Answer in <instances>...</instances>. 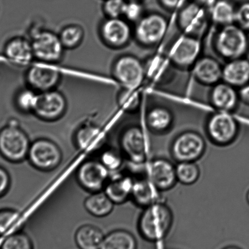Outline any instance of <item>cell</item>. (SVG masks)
I'll return each instance as SVG.
<instances>
[{
    "label": "cell",
    "mask_w": 249,
    "mask_h": 249,
    "mask_svg": "<svg viewBox=\"0 0 249 249\" xmlns=\"http://www.w3.org/2000/svg\"><path fill=\"white\" fill-rule=\"evenodd\" d=\"M196 3L200 4L202 7L212 6L217 0H195Z\"/></svg>",
    "instance_id": "44"
},
{
    "label": "cell",
    "mask_w": 249,
    "mask_h": 249,
    "mask_svg": "<svg viewBox=\"0 0 249 249\" xmlns=\"http://www.w3.org/2000/svg\"><path fill=\"white\" fill-rule=\"evenodd\" d=\"M0 249H34L32 241L26 234L14 232L6 236Z\"/></svg>",
    "instance_id": "34"
},
{
    "label": "cell",
    "mask_w": 249,
    "mask_h": 249,
    "mask_svg": "<svg viewBox=\"0 0 249 249\" xmlns=\"http://www.w3.org/2000/svg\"><path fill=\"white\" fill-rule=\"evenodd\" d=\"M167 29V20L163 16L159 14H151L142 17L138 21L135 35L142 45H154L163 39Z\"/></svg>",
    "instance_id": "7"
},
{
    "label": "cell",
    "mask_w": 249,
    "mask_h": 249,
    "mask_svg": "<svg viewBox=\"0 0 249 249\" xmlns=\"http://www.w3.org/2000/svg\"><path fill=\"white\" fill-rule=\"evenodd\" d=\"M31 44L34 56L47 64L59 61L65 48L59 36L49 31H39L36 34Z\"/></svg>",
    "instance_id": "6"
},
{
    "label": "cell",
    "mask_w": 249,
    "mask_h": 249,
    "mask_svg": "<svg viewBox=\"0 0 249 249\" xmlns=\"http://www.w3.org/2000/svg\"><path fill=\"white\" fill-rule=\"evenodd\" d=\"M129 1H139V0H129Z\"/></svg>",
    "instance_id": "47"
},
{
    "label": "cell",
    "mask_w": 249,
    "mask_h": 249,
    "mask_svg": "<svg viewBox=\"0 0 249 249\" xmlns=\"http://www.w3.org/2000/svg\"><path fill=\"white\" fill-rule=\"evenodd\" d=\"M101 32L106 43L113 47L126 45L132 35L129 23L121 18H108L101 26Z\"/></svg>",
    "instance_id": "17"
},
{
    "label": "cell",
    "mask_w": 249,
    "mask_h": 249,
    "mask_svg": "<svg viewBox=\"0 0 249 249\" xmlns=\"http://www.w3.org/2000/svg\"><path fill=\"white\" fill-rule=\"evenodd\" d=\"M11 184V178L8 171L0 166V197L8 192Z\"/></svg>",
    "instance_id": "41"
},
{
    "label": "cell",
    "mask_w": 249,
    "mask_h": 249,
    "mask_svg": "<svg viewBox=\"0 0 249 249\" xmlns=\"http://www.w3.org/2000/svg\"><path fill=\"white\" fill-rule=\"evenodd\" d=\"M147 178L160 192L171 189L178 181L175 166L163 159L154 160L150 163Z\"/></svg>",
    "instance_id": "14"
},
{
    "label": "cell",
    "mask_w": 249,
    "mask_h": 249,
    "mask_svg": "<svg viewBox=\"0 0 249 249\" xmlns=\"http://www.w3.org/2000/svg\"><path fill=\"white\" fill-rule=\"evenodd\" d=\"M134 182L129 176H118L107 183L105 193L114 204H122L131 197Z\"/></svg>",
    "instance_id": "24"
},
{
    "label": "cell",
    "mask_w": 249,
    "mask_h": 249,
    "mask_svg": "<svg viewBox=\"0 0 249 249\" xmlns=\"http://www.w3.org/2000/svg\"><path fill=\"white\" fill-rule=\"evenodd\" d=\"M207 130L213 142L220 146H227L236 139L238 134V125L229 112L221 111L210 117Z\"/></svg>",
    "instance_id": "5"
},
{
    "label": "cell",
    "mask_w": 249,
    "mask_h": 249,
    "mask_svg": "<svg viewBox=\"0 0 249 249\" xmlns=\"http://www.w3.org/2000/svg\"><path fill=\"white\" fill-rule=\"evenodd\" d=\"M224 249H239L238 248H236V247L230 246V247H227V248H225Z\"/></svg>",
    "instance_id": "45"
},
{
    "label": "cell",
    "mask_w": 249,
    "mask_h": 249,
    "mask_svg": "<svg viewBox=\"0 0 249 249\" xmlns=\"http://www.w3.org/2000/svg\"><path fill=\"white\" fill-rule=\"evenodd\" d=\"M4 54L14 64L21 65L29 64L35 57L31 42L21 37L9 40L4 47Z\"/></svg>",
    "instance_id": "23"
},
{
    "label": "cell",
    "mask_w": 249,
    "mask_h": 249,
    "mask_svg": "<svg viewBox=\"0 0 249 249\" xmlns=\"http://www.w3.org/2000/svg\"><path fill=\"white\" fill-rule=\"evenodd\" d=\"M206 21L204 8L195 1L183 6L178 16L180 28L191 36L201 33L205 29Z\"/></svg>",
    "instance_id": "16"
},
{
    "label": "cell",
    "mask_w": 249,
    "mask_h": 249,
    "mask_svg": "<svg viewBox=\"0 0 249 249\" xmlns=\"http://www.w3.org/2000/svg\"><path fill=\"white\" fill-rule=\"evenodd\" d=\"M193 67L195 78L205 85H216L222 79V68L213 58H199Z\"/></svg>",
    "instance_id": "18"
},
{
    "label": "cell",
    "mask_w": 249,
    "mask_h": 249,
    "mask_svg": "<svg viewBox=\"0 0 249 249\" xmlns=\"http://www.w3.org/2000/svg\"><path fill=\"white\" fill-rule=\"evenodd\" d=\"M67 101L59 91L53 90L38 93L33 112L45 120H55L66 110Z\"/></svg>",
    "instance_id": "10"
},
{
    "label": "cell",
    "mask_w": 249,
    "mask_h": 249,
    "mask_svg": "<svg viewBox=\"0 0 249 249\" xmlns=\"http://www.w3.org/2000/svg\"><path fill=\"white\" fill-rule=\"evenodd\" d=\"M145 75L156 84H165L173 77L171 63L161 55H155L147 59L144 64Z\"/></svg>",
    "instance_id": "20"
},
{
    "label": "cell",
    "mask_w": 249,
    "mask_h": 249,
    "mask_svg": "<svg viewBox=\"0 0 249 249\" xmlns=\"http://www.w3.org/2000/svg\"><path fill=\"white\" fill-rule=\"evenodd\" d=\"M125 0H106L104 10L108 18H119L124 14Z\"/></svg>",
    "instance_id": "37"
},
{
    "label": "cell",
    "mask_w": 249,
    "mask_h": 249,
    "mask_svg": "<svg viewBox=\"0 0 249 249\" xmlns=\"http://www.w3.org/2000/svg\"><path fill=\"white\" fill-rule=\"evenodd\" d=\"M160 192L148 178H140L134 181L131 197L135 204L146 208L161 202Z\"/></svg>",
    "instance_id": "22"
},
{
    "label": "cell",
    "mask_w": 249,
    "mask_h": 249,
    "mask_svg": "<svg viewBox=\"0 0 249 249\" xmlns=\"http://www.w3.org/2000/svg\"><path fill=\"white\" fill-rule=\"evenodd\" d=\"M234 23L244 31L249 30V2L242 3L236 8Z\"/></svg>",
    "instance_id": "39"
},
{
    "label": "cell",
    "mask_w": 249,
    "mask_h": 249,
    "mask_svg": "<svg viewBox=\"0 0 249 249\" xmlns=\"http://www.w3.org/2000/svg\"><path fill=\"white\" fill-rule=\"evenodd\" d=\"M121 144L130 160L136 164L143 163L146 158V141L141 128H128L122 135Z\"/></svg>",
    "instance_id": "13"
},
{
    "label": "cell",
    "mask_w": 249,
    "mask_h": 249,
    "mask_svg": "<svg viewBox=\"0 0 249 249\" xmlns=\"http://www.w3.org/2000/svg\"><path fill=\"white\" fill-rule=\"evenodd\" d=\"M118 103L123 109L133 112L139 107L140 98L136 89L124 88L118 96Z\"/></svg>",
    "instance_id": "35"
},
{
    "label": "cell",
    "mask_w": 249,
    "mask_h": 249,
    "mask_svg": "<svg viewBox=\"0 0 249 249\" xmlns=\"http://www.w3.org/2000/svg\"><path fill=\"white\" fill-rule=\"evenodd\" d=\"M136 239L132 233L116 231L105 236L100 249H137Z\"/></svg>",
    "instance_id": "28"
},
{
    "label": "cell",
    "mask_w": 249,
    "mask_h": 249,
    "mask_svg": "<svg viewBox=\"0 0 249 249\" xmlns=\"http://www.w3.org/2000/svg\"><path fill=\"white\" fill-rule=\"evenodd\" d=\"M76 141L80 149L85 151H93L101 146L104 135L98 127L92 125H86L77 131Z\"/></svg>",
    "instance_id": "25"
},
{
    "label": "cell",
    "mask_w": 249,
    "mask_h": 249,
    "mask_svg": "<svg viewBox=\"0 0 249 249\" xmlns=\"http://www.w3.org/2000/svg\"><path fill=\"white\" fill-rule=\"evenodd\" d=\"M238 98L234 87L224 82L216 84L211 95L213 105L221 112L233 110L238 103Z\"/></svg>",
    "instance_id": "21"
},
{
    "label": "cell",
    "mask_w": 249,
    "mask_h": 249,
    "mask_svg": "<svg viewBox=\"0 0 249 249\" xmlns=\"http://www.w3.org/2000/svg\"><path fill=\"white\" fill-rule=\"evenodd\" d=\"M30 146L27 135L14 123L0 129V154L7 160H23L28 156Z\"/></svg>",
    "instance_id": "3"
},
{
    "label": "cell",
    "mask_w": 249,
    "mask_h": 249,
    "mask_svg": "<svg viewBox=\"0 0 249 249\" xmlns=\"http://www.w3.org/2000/svg\"><path fill=\"white\" fill-rule=\"evenodd\" d=\"M20 220L18 212L13 210H0V236L14 233Z\"/></svg>",
    "instance_id": "33"
},
{
    "label": "cell",
    "mask_w": 249,
    "mask_h": 249,
    "mask_svg": "<svg viewBox=\"0 0 249 249\" xmlns=\"http://www.w3.org/2000/svg\"><path fill=\"white\" fill-rule=\"evenodd\" d=\"M236 8L229 0H217L212 6L213 21L222 26L234 23Z\"/></svg>",
    "instance_id": "30"
},
{
    "label": "cell",
    "mask_w": 249,
    "mask_h": 249,
    "mask_svg": "<svg viewBox=\"0 0 249 249\" xmlns=\"http://www.w3.org/2000/svg\"><path fill=\"white\" fill-rule=\"evenodd\" d=\"M160 1L166 8L176 9L182 6L186 0H160Z\"/></svg>",
    "instance_id": "42"
},
{
    "label": "cell",
    "mask_w": 249,
    "mask_h": 249,
    "mask_svg": "<svg viewBox=\"0 0 249 249\" xmlns=\"http://www.w3.org/2000/svg\"><path fill=\"white\" fill-rule=\"evenodd\" d=\"M108 171L101 161H88L80 166L77 171V178L86 190L98 192L107 182Z\"/></svg>",
    "instance_id": "11"
},
{
    "label": "cell",
    "mask_w": 249,
    "mask_h": 249,
    "mask_svg": "<svg viewBox=\"0 0 249 249\" xmlns=\"http://www.w3.org/2000/svg\"><path fill=\"white\" fill-rule=\"evenodd\" d=\"M31 163L42 170H52L59 165L62 154L59 147L50 140L41 139L31 145L28 155Z\"/></svg>",
    "instance_id": "9"
},
{
    "label": "cell",
    "mask_w": 249,
    "mask_h": 249,
    "mask_svg": "<svg viewBox=\"0 0 249 249\" xmlns=\"http://www.w3.org/2000/svg\"><path fill=\"white\" fill-rule=\"evenodd\" d=\"M38 94L33 89L21 91L17 96L16 104L19 109L24 112H33Z\"/></svg>",
    "instance_id": "36"
},
{
    "label": "cell",
    "mask_w": 249,
    "mask_h": 249,
    "mask_svg": "<svg viewBox=\"0 0 249 249\" xmlns=\"http://www.w3.org/2000/svg\"><path fill=\"white\" fill-rule=\"evenodd\" d=\"M113 72L124 88L136 90L146 76L144 64L137 57L129 55L121 57L116 61Z\"/></svg>",
    "instance_id": "8"
},
{
    "label": "cell",
    "mask_w": 249,
    "mask_h": 249,
    "mask_svg": "<svg viewBox=\"0 0 249 249\" xmlns=\"http://www.w3.org/2000/svg\"><path fill=\"white\" fill-rule=\"evenodd\" d=\"M60 72L48 65H35L30 68L26 80L30 89L38 93L54 90L60 81Z\"/></svg>",
    "instance_id": "12"
},
{
    "label": "cell",
    "mask_w": 249,
    "mask_h": 249,
    "mask_svg": "<svg viewBox=\"0 0 249 249\" xmlns=\"http://www.w3.org/2000/svg\"><path fill=\"white\" fill-rule=\"evenodd\" d=\"M200 44L193 36L181 38L171 49V62L182 68L193 66L199 59Z\"/></svg>",
    "instance_id": "15"
},
{
    "label": "cell",
    "mask_w": 249,
    "mask_h": 249,
    "mask_svg": "<svg viewBox=\"0 0 249 249\" xmlns=\"http://www.w3.org/2000/svg\"><path fill=\"white\" fill-rule=\"evenodd\" d=\"M247 200H248V202L249 204V191L248 193V195H247Z\"/></svg>",
    "instance_id": "46"
},
{
    "label": "cell",
    "mask_w": 249,
    "mask_h": 249,
    "mask_svg": "<svg viewBox=\"0 0 249 249\" xmlns=\"http://www.w3.org/2000/svg\"><path fill=\"white\" fill-rule=\"evenodd\" d=\"M173 117L167 108L157 107L147 113L146 123L149 129L156 133L167 131L172 125Z\"/></svg>",
    "instance_id": "27"
},
{
    "label": "cell",
    "mask_w": 249,
    "mask_h": 249,
    "mask_svg": "<svg viewBox=\"0 0 249 249\" xmlns=\"http://www.w3.org/2000/svg\"><path fill=\"white\" fill-rule=\"evenodd\" d=\"M239 98L241 99L244 103L249 105V84L242 87L239 91Z\"/></svg>",
    "instance_id": "43"
},
{
    "label": "cell",
    "mask_w": 249,
    "mask_h": 249,
    "mask_svg": "<svg viewBox=\"0 0 249 249\" xmlns=\"http://www.w3.org/2000/svg\"><path fill=\"white\" fill-rule=\"evenodd\" d=\"M215 47L220 55L230 60L243 57L249 48L246 31L235 23L222 26L216 36Z\"/></svg>",
    "instance_id": "2"
},
{
    "label": "cell",
    "mask_w": 249,
    "mask_h": 249,
    "mask_svg": "<svg viewBox=\"0 0 249 249\" xmlns=\"http://www.w3.org/2000/svg\"><path fill=\"white\" fill-rule=\"evenodd\" d=\"M113 203L105 193L95 192L89 196L85 201L87 210L93 216H107L112 211Z\"/></svg>",
    "instance_id": "29"
},
{
    "label": "cell",
    "mask_w": 249,
    "mask_h": 249,
    "mask_svg": "<svg viewBox=\"0 0 249 249\" xmlns=\"http://www.w3.org/2000/svg\"><path fill=\"white\" fill-rule=\"evenodd\" d=\"M59 36L64 48L72 49L81 44L84 32L81 26L70 25L63 29Z\"/></svg>",
    "instance_id": "32"
},
{
    "label": "cell",
    "mask_w": 249,
    "mask_h": 249,
    "mask_svg": "<svg viewBox=\"0 0 249 249\" xmlns=\"http://www.w3.org/2000/svg\"><path fill=\"white\" fill-rule=\"evenodd\" d=\"M173 221L170 208L163 203H157L145 208L139 220V231L147 240H160L170 231Z\"/></svg>",
    "instance_id": "1"
},
{
    "label": "cell",
    "mask_w": 249,
    "mask_h": 249,
    "mask_svg": "<svg viewBox=\"0 0 249 249\" xmlns=\"http://www.w3.org/2000/svg\"><path fill=\"white\" fill-rule=\"evenodd\" d=\"M205 142L197 132L187 131L176 138L171 147L174 159L179 162H195L204 154Z\"/></svg>",
    "instance_id": "4"
},
{
    "label": "cell",
    "mask_w": 249,
    "mask_h": 249,
    "mask_svg": "<svg viewBox=\"0 0 249 249\" xmlns=\"http://www.w3.org/2000/svg\"><path fill=\"white\" fill-rule=\"evenodd\" d=\"M222 79L234 88H242L249 82V61L243 57L231 60L222 68Z\"/></svg>",
    "instance_id": "19"
},
{
    "label": "cell",
    "mask_w": 249,
    "mask_h": 249,
    "mask_svg": "<svg viewBox=\"0 0 249 249\" xmlns=\"http://www.w3.org/2000/svg\"><path fill=\"white\" fill-rule=\"evenodd\" d=\"M176 173L178 181L186 185L194 184L200 177V170L195 162H179Z\"/></svg>",
    "instance_id": "31"
},
{
    "label": "cell",
    "mask_w": 249,
    "mask_h": 249,
    "mask_svg": "<svg viewBox=\"0 0 249 249\" xmlns=\"http://www.w3.org/2000/svg\"><path fill=\"white\" fill-rule=\"evenodd\" d=\"M105 236L97 227L86 225L77 230L75 241L80 249H100Z\"/></svg>",
    "instance_id": "26"
},
{
    "label": "cell",
    "mask_w": 249,
    "mask_h": 249,
    "mask_svg": "<svg viewBox=\"0 0 249 249\" xmlns=\"http://www.w3.org/2000/svg\"><path fill=\"white\" fill-rule=\"evenodd\" d=\"M142 7L138 1H127L123 16L127 20L139 21L142 18Z\"/></svg>",
    "instance_id": "40"
},
{
    "label": "cell",
    "mask_w": 249,
    "mask_h": 249,
    "mask_svg": "<svg viewBox=\"0 0 249 249\" xmlns=\"http://www.w3.org/2000/svg\"><path fill=\"white\" fill-rule=\"evenodd\" d=\"M122 157L118 152L108 150L103 152L101 162L108 170H117L122 166Z\"/></svg>",
    "instance_id": "38"
}]
</instances>
